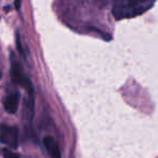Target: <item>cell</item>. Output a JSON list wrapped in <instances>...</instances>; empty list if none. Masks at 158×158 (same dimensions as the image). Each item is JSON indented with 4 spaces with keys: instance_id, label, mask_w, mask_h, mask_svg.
Wrapping results in <instances>:
<instances>
[{
    "instance_id": "cell-9",
    "label": "cell",
    "mask_w": 158,
    "mask_h": 158,
    "mask_svg": "<svg viewBox=\"0 0 158 158\" xmlns=\"http://www.w3.org/2000/svg\"><path fill=\"white\" fill-rule=\"evenodd\" d=\"M0 79H1V70H0Z\"/></svg>"
},
{
    "instance_id": "cell-5",
    "label": "cell",
    "mask_w": 158,
    "mask_h": 158,
    "mask_svg": "<svg viewBox=\"0 0 158 158\" xmlns=\"http://www.w3.org/2000/svg\"><path fill=\"white\" fill-rule=\"evenodd\" d=\"M44 144L51 158H62L60 147L57 143L54 141V139L51 138V136H46L44 139Z\"/></svg>"
},
{
    "instance_id": "cell-4",
    "label": "cell",
    "mask_w": 158,
    "mask_h": 158,
    "mask_svg": "<svg viewBox=\"0 0 158 158\" xmlns=\"http://www.w3.org/2000/svg\"><path fill=\"white\" fill-rule=\"evenodd\" d=\"M19 102H20V95L18 92H13L8 94L3 99V106H5L6 112L9 114H14L16 113L19 108Z\"/></svg>"
},
{
    "instance_id": "cell-3",
    "label": "cell",
    "mask_w": 158,
    "mask_h": 158,
    "mask_svg": "<svg viewBox=\"0 0 158 158\" xmlns=\"http://www.w3.org/2000/svg\"><path fill=\"white\" fill-rule=\"evenodd\" d=\"M0 143L8 145L11 148L19 146V130L16 127L0 125Z\"/></svg>"
},
{
    "instance_id": "cell-2",
    "label": "cell",
    "mask_w": 158,
    "mask_h": 158,
    "mask_svg": "<svg viewBox=\"0 0 158 158\" xmlns=\"http://www.w3.org/2000/svg\"><path fill=\"white\" fill-rule=\"evenodd\" d=\"M10 73H11V77L13 79V81L16 85H19L20 87L25 89L28 94H34V88L31 85L29 78L24 74L22 65L20 64V62L13 56L12 54L11 56V68H10Z\"/></svg>"
},
{
    "instance_id": "cell-8",
    "label": "cell",
    "mask_w": 158,
    "mask_h": 158,
    "mask_svg": "<svg viewBox=\"0 0 158 158\" xmlns=\"http://www.w3.org/2000/svg\"><path fill=\"white\" fill-rule=\"evenodd\" d=\"M21 2H22V0H15V8H16V10H20Z\"/></svg>"
},
{
    "instance_id": "cell-7",
    "label": "cell",
    "mask_w": 158,
    "mask_h": 158,
    "mask_svg": "<svg viewBox=\"0 0 158 158\" xmlns=\"http://www.w3.org/2000/svg\"><path fill=\"white\" fill-rule=\"evenodd\" d=\"M16 47H18L19 52L22 54V56H25V52L22 48V44H21V37L19 36V34H16Z\"/></svg>"
},
{
    "instance_id": "cell-6",
    "label": "cell",
    "mask_w": 158,
    "mask_h": 158,
    "mask_svg": "<svg viewBox=\"0 0 158 158\" xmlns=\"http://www.w3.org/2000/svg\"><path fill=\"white\" fill-rule=\"evenodd\" d=\"M0 154L1 155H3V157L5 158H20V155H19L18 153H14V152L12 151H9V149H0Z\"/></svg>"
},
{
    "instance_id": "cell-1",
    "label": "cell",
    "mask_w": 158,
    "mask_h": 158,
    "mask_svg": "<svg viewBox=\"0 0 158 158\" xmlns=\"http://www.w3.org/2000/svg\"><path fill=\"white\" fill-rule=\"evenodd\" d=\"M156 0H114L112 13L116 20L132 19L152 9Z\"/></svg>"
}]
</instances>
